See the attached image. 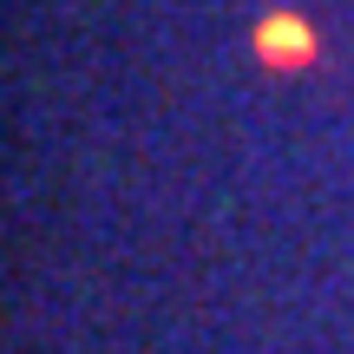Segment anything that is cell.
Wrapping results in <instances>:
<instances>
[{"mask_svg":"<svg viewBox=\"0 0 354 354\" xmlns=\"http://www.w3.org/2000/svg\"><path fill=\"white\" fill-rule=\"evenodd\" d=\"M256 59H263V66H308V59H315L308 20L289 13V7H269L263 20H256Z\"/></svg>","mask_w":354,"mask_h":354,"instance_id":"cell-1","label":"cell"}]
</instances>
